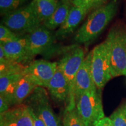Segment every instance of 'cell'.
Returning a JSON list of instances; mask_svg holds the SVG:
<instances>
[{
	"label": "cell",
	"instance_id": "cell-1",
	"mask_svg": "<svg viewBox=\"0 0 126 126\" xmlns=\"http://www.w3.org/2000/svg\"><path fill=\"white\" fill-rule=\"evenodd\" d=\"M119 4V0H111L94 9L78 29L74 40L78 43L86 44L95 40L116 15Z\"/></svg>",
	"mask_w": 126,
	"mask_h": 126
},
{
	"label": "cell",
	"instance_id": "cell-2",
	"mask_svg": "<svg viewBox=\"0 0 126 126\" xmlns=\"http://www.w3.org/2000/svg\"><path fill=\"white\" fill-rule=\"evenodd\" d=\"M109 56L113 78L126 74V25L117 22L113 25L105 40Z\"/></svg>",
	"mask_w": 126,
	"mask_h": 126
},
{
	"label": "cell",
	"instance_id": "cell-3",
	"mask_svg": "<svg viewBox=\"0 0 126 126\" xmlns=\"http://www.w3.org/2000/svg\"><path fill=\"white\" fill-rule=\"evenodd\" d=\"M85 57L83 47L77 46L68 50L57 62L58 67L62 71L69 85V95L65 103V110L76 108L74 94L75 78Z\"/></svg>",
	"mask_w": 126,
	"mask_h": 126
},
{
	"label": "cell",
	"instance_id": "cell-4",
	"mask_svg": "<svg viewBox=\"0 0 126 126\" xmlns=\"http://www.w3.org/2000/svg\"><path fill=\"white\" fill-rule=\"evenodd\" d=\"M100 90L86 91L76 100V109L86 126H94L105 117Z\"/></svg>",
	"mask_w": 126,
	"mask_h": 126
},
{
	"label": "cell",
	"instance_id": "cell-5",
	"mask_svg": "<svg viewBox=\"0 0 126 126\" xmlns=\"http://www.w3.org/2000/svg\"><path fill=\"white\" fill-rule=\"evenodd\" d=\"M1 23L20 36L29 33L42 25L31 2L15 11L3 16Z\"/></svg>",
	"mask_w": 126,
	"mask_h": 126
},
{
	"label": "cell",
	"instance_id": "cell-6",
	"mask_svg": "<svg viewBox=\"0 0 126 126\" xmlns=\"http://www.w3.org/2000/svg\"><path fill=\"white\" fill-rule=\"evenodd\" d=\"M25 105L45 122L46 126H62L60 119L55 114L45 88L37 86L25 100Z\"/></svg>",
	"mask_w": 126,
	"mask_h": 126
},
{
	"label": "cell",
	"instance_id": "cell-7",
	"mask_svg": "<svg viewBox=\"0 0 126 126\" xmlns=\"http://www.w3.org/2000/svg\"><path fill=\"white\" fill-rule=\"evenodd\" d=\"M91 72L96 87L101 89L113 78L108 48L105 41L92 50Z\"/></svg>",
	"mask_w": 126,
	"mask_h": 126
},
{
	"label": "cell",
	"instance_id": "cell-8",
	"mask_svg": "<svg viewBox=\"0 0 126 126\" xmlns=\"http://www.w3.org/2000/svg\"><path fill=\"white\" fill-rule=\"evenodd\" d=\"M29 42V60L38 54L45 53L53 45L55 36L43 24L26 34Z\"/></svg>",
	"mask_w": 126,
	"mask_h": 126
},
{
	"label": "cell",
	"instance_id": "cell-9",
	"mask_svg": "<svg viewBox=\"0 0 126 126\" xmlns=\"http://www.w3.org/2000/svg\"><path fill=\"white\" fill-rule=\"evenodd\" d=\"M57 62L37 60L25 67L23 73L25 75H30L35 78L39 82L40 86L47 88L50 80L57 70Z\"/></svg>",
	"mask_w": 126,
	"mask_h": 126
},
{
	"label": "cell",
	"instance_id": "cell-10",
	"mask_svg": "<svg viewBox=\"0 0 126 126\" xmlns=\"http://www.w3.org/2000/svg\"><path fill=\"white\" fill-rule=\"evenodd\" d=\"M0 126H33L29 107L23 103L1 114Z\"/></svg>",
	"mask_w": 126,
	"mask_h": 126
},
{
	"label": "cell",
	"instance_id": "cell-11",
	"mask_svg": "<svg viewBox=\"0 0 126 126\" xmlns=\"http://www.w3.org/2000/svg\"><path fill=\"white\" fill-rule=\"evenodd\" d=\"M91 60L92 51L88 53L85 57L77 74L74 89L75 102L84 92L97 88L92 78Z\"/></svg>",
	"mask_w": 126,
	"mask_h": 126
},
{
	"label": "cell",
	"instance_id": "cell-12",
	"mask_svg": "<svg viewBox=\"0 0 126 126\" xmlns=\"http://www.w3.org/2000/svg\"><path fill=\"white\" fill-rule=\"evenodd\" d=\"M0 46L11 60L19 64L29 60V42L26 34L12 42L0 44Z\"/></svg>",
	"mask_w": 126,
	"mask_h": 126
},
{
	"label": "cell",
	"instance_id": "cell-13",
	"mask_svg": "<svg viewBox=\"0 0 126 126\" xmlns=\"http://www.w3.org/2000/svg\"><path fill=\"white\" fill-rule=\"evenodd\" d=\"M88 12L85 9L72 5L67 18L55 33V37L60 40L67 38L75 31Z\"/></svg>",
	"mask_w": 126,
	"mask_h": 126
},
{
	"label": "cell",
	"instance_id": "cell-14",
	"mask_svg": "<svg viewBox=\"0 0 126 126\" xmlns=\"http://www.w3.org/2000/svg\"><path fill=\"white\" fill-rule=\"evenodd\" d=\"M37 86H40L35 78L30 75L25 74L16 88L9 103L10 106L13 107L23 103Z\"/></svg>",
	"mask_w": 126,
	"mask_h": 126
},
{
	"label": "cell",
	"instance_id": "cell-15",
	"mask_svg": "<svg viewBox=\"0 0 126 126\" xmlns=\"http://www.w3.org/2000/svg\"><path fill=\"white\" fill-rule=\"evenodd\" d=\"M47 88L53 99L65 103L69 95V85L65 77L59 67L50 80Z\"/></svg>",
	"mask_w": 126,
	"mask_h": 126
},
{
	"label": "cell",
	"instance_id": "cell-16",
	"mask_svg": "<svg viewBox=\"0 0 126 126\" xmlns=\"http://www.w3.org/2000/svg\"><path fill=\"white\" fill-rule=\"evenodd\" d=\"M24 75L23 72H20L0 76V96L9 105L19 82Z\"/></svg>",
	"mask_w": 126,
	"mask_h": 126
},
{
	"label": "cell",
	"instance_id": "cell-17",
	"mask_svg": "<svg viewBox=\"0 0 126 126\" xmlns=\"http://www.w3.org/2000/svg\"><path fill=\"white\" fill-rule=\"evenodd\" d=\"M31 3L39 20L43 24L56 11L59 0H32Z\"/></svg>",
	"mask_w": 126,
	"mask_h": 126
},
{
	"label": "cell",
	"instance_id": "cell-18",
	"mask_svg": "<svg viewBox=\"0 0 126 126\" xmlns=\"http://www.w3.org/2000/svg\"><path fill=\"white\" fill-rule=\"evenodd\" d=\"M72 6V4L64 2L59 0L56 11L43 25L50 31L59 28L67 18Z\"/></svg>",
	"mask_w": 126,
	"mask_h": 126
},
{
	"label": "cell",
	"instance_id": "cell-19",
	"mask_svg": "<svg viewBox=\"0 0 126 126\" xmlns=\"http://www.w3.org/2000/svg\"><path fill=\"white\" fill-rule=\"evenodd\" d=\"M0 76L23 72L25 67L22 64L11 60L6 56L2 47L0 46Z\"/></svg>",
	"mask_w": 126,
	"mask_h": 126
},
{
	"label": "cell",
	"instance_id": "cell-20",
	"mask_svg": "<svg viewBox=\"0 0 126 126\" xmlns=\"http://www.w3.org/2000/svg\"><path fill=\"white\" fill-rule=\"evenodd\" d=\"M28 0H0L1 15L4 16L26 5Z\"/></svg>",
	"mask_w": 126,
	"mask_h": 126
},
{
	"label": "cell",
	"instance_id": "cell-21",
	"mask_svg": "<svg viewBox=\"0 0 126 126\" xmlns=\"http://www.w3.org/2000/svg\"><path fill=\"white\" fill-rule=\"evenodd\" d=\"M63 123L64 126H86L76 108L71 110H65Z\"/></svg>",
	"mask_w": 126,
	"mask_h": 126
},
{
	"label": "cell",
	"instance_id": "cell-22",
	"mask_svg": "<svg viewBox=\"0 0 126 126\" xmlns=\"http://www.w3.org/2000/svg\"><path fill=\"white\" fill-rule=\"evenodd\" d=\"M113 126H126V103L119 106L110 116Z\"/></svg>",
	"mask_w": 126,
	"mask_h": 126
},
{
	"label": "cell",
	"instance_id": "cell-23",
	"mask_svg": "<svg viewBox=\"0 0 126 126\" xmlns=\"http://www.w3.org/2000/svg\"><path fill=\"white\" fill-rule=\"evenodd\" d=\"M21 36L11 31L2 23L0 25V44L12 42L19 38Z\"/></svg>",
	"mask_w": 126,
	"mask_h": 126
},
{
	"label": "cell",
	"instance_id": "cell-24",
	"mask_svg": "<svg viewBox=\"0 0 126 126\" xmlns=\"http://www.w3.org/2000/svg\"><path fill=\"white\" fill-rule=\"evenodd\" d=\"M72 5L80 8L90 12L92 9L97 8L95 0H72Z\"/></svg>",
	"mask_w": 126,
	"mask_h": 126
},
{
	"label": "cell",
	"instance_id": "cell-25",
	"mask_svg": "<svg viewBox=\"0 0 126 126\" xmlns=\"http://www.w3.org/2000/svg\"><path fill=\"white\" fill-rule=\"evenodd\" d=\"M30 111H31V116L33 119V126H46L45 122L42 119L37 117L31 109H30Z\"/></svg>",
	"mask_w": 126,
	"mask_h": 126
},
{
	"label": "cell",
	"instance_id": "cell-26",
	"mask_svg": "<svg viewBox=\"0 0 126 126\" xmlns=\"http://www.w3.org/2000/svg\"><path fill=\"white\" fill-rule=\"evenodd\" d=\"M11 107L7 100L0 96V114L4 113L8 110Z\"/></svg>",
	"mask_w": 126,
	"mask_h": 126
},
{
	"label": "cell",
	"instance_id": "cell-27",
	"mask_svg": "<svg viewBox=\"0 0 126 126\" xmlns=\"http://www.w3.org/2000/svg\"><path fill=\"white\" fill-rule=\"evenodd\" d=\"M94 126H113L111 124L109 117H105L103 119L100 120Z\"/></svg>",
	"mask_w": 126,
	"mask_h": 126
},
{
	"label": "cell",
	"instance_id": "cell-28",
	"mask_svg": "<svg viewBox=\"0 0 126 126\" xmlns=\"http://www.w3.org/2000/svg\"><path fill=\"white\" fill-rule=\"evenodd\" d=\"M108 0H95L97 8L101 7V6L103 5L106 4V3H108Z\"/></svg>",
	"mask_w": 126,
	"mask_h": 126
},
{
	"label": "cell",
	"instance_id": "cell-29",
	"mask_svg": "<svg viewBox=\"0 0 126 126\" xmlns=\"http://www.w3.org/2000/svg\"><path fill=\"white\" fill-rule=\"evenodd\" d=\"M60 1H63L64 2L66 3H69V4H72V0H60Z\"/></svg>",
	"mask_w": 126,
	"mask_h": 126
},
{
	"label": "cell",
	"instance_id": "cell-30",
	"mask_svg": "<svg viewBox=\"0 0 126 126\" xmlns=\"http://www.w3.org/2000/svg\"></svg>",
	"mask_w": 126,
	"mask_h": 126
}]
</instances>
